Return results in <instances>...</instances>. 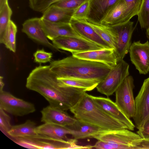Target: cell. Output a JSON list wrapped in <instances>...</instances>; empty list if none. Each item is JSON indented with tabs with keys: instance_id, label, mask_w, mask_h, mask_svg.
<instances>
[{
	"instance_id": "8fae6325",
	"label": "cell",
	"mask_w": 149,
	"mask_h": 149,
	"mask_svg": "<svg viewBox=\"0 0 149 149\" xmlns=\"http://www.w3.org/2000/svg\"><path fill=\"white\" fill-rule=\"evenodd\" d=\"M130 60L140 74L149 72V41L141 43L140 41L132 44L129 52Z\"/></svg>"
},
{
	"instance_id": "5bb4252c",
	"label": "cell",
	"mask_w": 149,
	"mask_h": 149,
	"mask_svg": "<svg viewBox=\"0 0 149 149\" xmlns=\"http://www.w3.org/2000/svg\"><path fill=\"white\" fill-rule=\"evenodd\" d=\"M65 111L49 105L41 111V121L44 123L71 127L76 123L77 120L70 116Z\"/></svg>"
},
{
	"instance_id": "6da1fadb",
	"label": "cell",
	"mask_w": 149,
	"mask_h": 149,
	"mask_svg": "<svg viewBox=\"0 0 149 149\" xmlns=\"http://www.w3.org/2000/svg\"><path fill=\"white\" fill-rule=\"evenodd\" d=\"M26 86L42 96L50 105L66 111L74 106L86 91L62 85L49 65H40L34 69L26 79Z\"/></svg>"
},
{
	"instance_id": "4fadbf2b",
	"label": "cell",
	"mask_w": 149,
	"mask_h": 149,
	"mask_svg": "<svg viewBox=\"0 0 149 149\" xmlns=\"http://www.w3.org/2000/svg\"><path fill=\"white\" fill-rule=\"evenodd\" d=\"M72 55L79 58L102 63L111 68L116 65L118 59L113 48L74 53Z\"/></svg>"
},
{
	"instance_id": "2e32d148",
	"label": "cell",
	"mask_w": 149,
	"mask_h": 149,
	"mask_svg": "<svg viewBox=\"0 0 149 149\" xmlns=\"http://www.w3.org/2000/svg\"><path fill=\"white\" fill-rule=\"evenodd\" d=\"M90 95L95 103L106 112L124 124L129 130H134L135 125L121 110L115 102L108 97Z\"/></svg>"
},
{
	"instance_id": "ac0fdd59",
	"label": "cell",
	"mask_w": 149,
	"mask_h": 149,
	"mask_svg": "<svg viewBox=\"0 0 149 149\" xmlns=\"http://www.w3.org/2000/svg\"><path fill=\"white\" fill-rule=\"evenodd\" d=\"M120 0H90L88 21L101 24L113 7Z\"/></svg>"
},
{
	"instance_id": "7402d4cb",
	"label": "cell",
	"mask_w": 149,
	"mask_h": 149,
	"mask_svg": "<svg viewBox=\"0 0 149 149\" xmlns=\"http://www.w3.org/2000/svg\"><path fill=\"white\" fill-rule=\"evenodd\" d=\"M70 127L74 128H70L71 135L77 140L88 138L96 139L100 135L107 132L97 127L82 123L78 120L74 125Z\"/></svg>"
},
{
	"instance_id": "74e56055",
	"label": "cell",
	"mask_w": 149,
	"mask_h": 149,
	"mask_svg": "<svg viewBox=\"0 0 149 149\" xmlns=\"http://www.w3.org/2000/svg\"><path fill=\"white\" fill-rule=\"evenodd\" d=\"M3 77L0 76V91L3 90V88L4 85V84L3 81Z\"/></svg>"
},
{
	"instance_id": "e575fe53",
	"label": "cell",
	"mask_w": 149,
	"mask_h": 149,
	"mask_svg": "<svg viewBox=\"0 0 149 149\" xmlns=\"http://www.w3.org/2000/svg\"><path fill=\"white\" fill-rule=\"evenodd\" d=\"M142 139L149 138V117L145 122L143 127L137 132Z\"/></svg>"
},
{
	"instance_id": "3957f363",
	"label": "cell",
	"mask_w": 149,
	"mask_h": 149,
	"mask_svg": "<svg viewBox=\"0 0 149 149\" xmlns=\"http://www.w3.org/2000/svg\"><path fill=\"white\" fill-rule=\"evenodd\" d=\"M79 122L110 132L127 129L124 124L114 118L97 105L86 92L78 102L70 110Z\"/></svg>"
},
{
	"instance_id": "d4e9b609",
	"label": "cell",
	"mask_w": 149,
	"mask_h": 149,
	"mask_svg": "<svg viewBox=\"0 0 149 149\" xmlns=\"http://www.w3.org/2000/svg\"><path fill=\"white\" fill-rule=\"evenodd\" d=\"M57 79L63 85L83 89L86 91L94 89L101 81L71 78L57 77Z\"/></svg>"
},
{
	"instance_id": "44dd1931",
	"label": "cell",
	"mask_w": 149,
	"mask_h": 149,
	"mask_svg": "<svg viewBox=\"0 0 149 149\" xmlns=\"http://www.w3.org/2000/svg\"><path fill=\"white\" fill-rule=\"evenodd\" d=\"M35 131L37 134L45 135L58 139H67V135L71 134V129L69 127L49 123H44L36 127Z\"/></svg>"
},
{
	"instance_id": "7a4b0ae2",
	"label": "cell",
	"mask_w": 149,
	"mask_h": 149,
	"mask_svg": "<svg viewBox=\"0 0 149 149\" xmlns=\"http://www.w3.org/2000/svg\"><path fill=\"white\" fill-rule=\"evenodd\" d=\"M50 70L58 77L103 80L111 69L99 62L78 58L72 55L54 61Z\"/></svg>"
},
{
	"instance_id": "d6a6232c",
	"label": "cell",
	"mask_w": 149,
	"mask_h": 149,
	"mask_svg": "<svg viewBox=\"0 0 149 149\" xmlns=\"http://www.w3.org/2000/svg\"><path fill=\"white\" fill-rule=\"evenodd\" d=\"M10 120V116L0 107V129L4 134H8L11 128Z\"/></svg>"
},
{
	"instance_id": "1f68e13d",
	"label": "cell",
	"mask_w": 149,
	"mask_h": 149,
	"mask_svg": "<svg viewBox=\"0 0 149 149\" xmlns=\"http://www.w3.org/2000/svg\"><path fill=\"white\" fill-rule=\"evenodd\" d=\"M88 0H60L52 5L67 9L75 10Z\"/></svg>"
},
{
	"instance_id": "cb8c5ba5",
	"label": "cell",
	"mask_w": 149,
	"mask_h": 149,
	"mask_svg": "<svg viewBox=\"0 0 149 149\" xmlns=\"http://www.w3.org/2000/svg\"><path fill=\"white\" fill-rule=\"evenodd\" d=\"M126 9L124 0H120L108 13L101 24L111 26L120 24Z\"/></svg>"
},
{
	"instance_id": "f546056e",
	"label": "cell",
	"mask_w": 149,
	"mask_h": 149,
	"mask_svg": "<svg viewBox=\"0 0 149 149\" xmlns=\"http://www.w3.org/2000/svg\"><path fill=\"white\" fill-rule=\"evenodd\" d=\"M12 11L8 4L0 10V36H1L10 19Z\"/></svg>"
},
{
	"instance_id": "52a82bcc",
	"label": "cell",
	"mask_w": 149,
	"mask_h": 149,
	"mask_svg": "<svg viewBox=\"0 0 149 149\" xmlns=\"http://www.w3.org/2000/svg\"><path fill=\"white\" fill-rule=\"evenodd\" d=\"M134 79L128 75L123 81L115 91L117 105L128 118H133L136 113V105L133 89Z\"/></svg>"
},
{
	"instance_id": "484cf974",
	"label": "cell",
	"mask_w": 149,
	"mask_h": 149,
	"mask_svg": "<svg viewBox=\"0 0 149 149\" xmlns=\"http://www.w3.org/2000/svg\"><path fill=\"white\" fill-rule=\"evenodd\" d=\"M36 123L30 120L24 123L12 126L8 134L13 138L32 136L37 134L35 131Z\"/></svg>"
},
{
	"instance_id": "9c48e42d",
	"label": "cell",
	"mask_w": 149,
	"mask_h": 149,
	"mask_svg": "<svg viewBox=\"0 0 149 149\" xmlns=\"http://www.w3.org/2000/svg\"><path fill=\"white\" fill-rule=\"evenodd\" d=\"M52 41L58 49L67 51L72 54L104 49L88 40L71 36H59Z\"/></svg>"
},
{
	"instance_id": "8992f818",
	"label": "cell",
	"mask_w": 149,
	"mask_h": 149,
	"mask_svg": "<svg viewBox=\"0 0 149 149\" xmlns=\"http://www.w3.org/2000/svg\"><path fill=\"white\" fill-rule=\"evenodd\" d=\"M129 66L123 59H118L116 65L111 68L105 78L97 85V91L107 97L112 95L129 75Z\"/></svg>"
},
{
	"instance_id": "8d00e7d4",
	"label": "cell",
	"mask_w": 149,
	"mask_h": 149,
	"mask_svg": "<svg viewBox=\"0 0 149 149\" xmlns=\"http://www.w3.org/2000/svg\"><path fill=\"white\" fill-rule=\"evenodd\" d=\"M7 4H8V0H0V10Z\"/></svg>"
},
{
	"instance_id": "603a6c76",
	"label": "cell",
	"mask_w": 149,
	"mask_h": 149,
	"mask_svg": "<svg viewBox=\"0 0 149 149\" xmlns=\"http://www.w3.org/2000/svg\"><path fill=\"white\" fill-rule=\"evenodd\" d=\"M84 20L103 40L115 49L117 42V33L114 27L93 23L86 19Z\"/></svg>"
},
{
	"instance_id": "5b68a950",
	"label": "cell",
	"mask_w": 149,
	"mask_h": 149,
	"mask_svg": "<svg viewBox=\"0 0 149 149\" xmlns=\"http://www.w3.org/2000/svg\"><path fill=\"white\" fill-rule=\"evenodd\" d=\"M142 139L138 134L127 129L106 132L96 139L110 143L113 149H138L137 146Z\"/></svg>"
},
{
	"instance_id": "30bf717a",
	"label": "cell",
	"mask_w": 149,
	"mask_h": 149,
	"mask_svg": "<svg viewBox=\"0 0 149 149\" xmlns=\"http://www.w3.org/2000/svg\"><path fill=\"white\" fill-rule=\"evenodd\" d=\"M135 100L136 113L133 118L135 127L139 130L149 117V77L144 80Z\"/></svg>"
},
{
	"instance_id": "4316f807",
	"label": "cell",
	"mask_w": 149,
	"mask_h": 149,
	"mask_svg": "<svg viewBox=\"0 0 149 149\" xmlns=\"http://www.w3.org/2000/svg\"><path fill=\"white\" fill-rule=\"evenodd\" d=\"M17 27L15 24L11 20L3 35L0 36V42L4 45L10 51L15 52L16 51V37Z\"/></svg>"
},
{
	"instance_id": "83f0119b",
	"label": "cell",
	"mask_w": 149,
	"mask_h": 149,
	"mask_svg": "<svg viewBox=\"0 0 149 149\" xmlns=\"http://www.w3.org/2000/svg\"><path fill=\"white\" fill-rule=\"evenodd\" d=\"M142 0H124L126 4V9L120 24L130 21L133 17L137 15L140 9Z\"/></svg>"
},
{
	"instance_id": "9a60e30c",
	"label": "cell",
	"mask_w": 149,
	"mask_h": 149,
	"mask_svg": "<svg viewBox=\"0 0 149 149\" xmlns=\"http://www.w3.org/2000/svg\"><path fill=\"white\" fill-rule=\"evenodd\" d=\"M22 30L31 39L54 50L59 51L48 40L42 26L40 18L26 20L22 24Z\"/></svg>"
},
{
	"instance_id": "ffe728a7",
	"label": "cell",
	"mask_w": 149,
	"mask_h": 149,
	"mask_svg": "<svg viewBox=\"0 0 149 149\" xmlns=\"http://www.w3.org/2000/svg\"><path fill=\"white\" fill-rule=\"evenodd\" d=\"M74 10L64 9L52 5L42 13L41 17L51 22L69 23Z\"/></svg>"
},
{
	"instance_id": "d6986e66",
	"label": "cell",
	"mask_w": 149,
	"mask_h": 149,
	"mask_svg": "<svg viewBox=\"0 0 149 149\" xmlns=\"http://www.w3.org/2000/svg\"><path fill=\"white\" fill-rule=\"evenodd\" d=\"M70 24L76 32L86 39L104 49L113 48L84 20H77L71 18Z\"/></svg>"
},
{
	"instance_id": "277c9868",
	"label": "cell",
	"mask_w": 149,
	"mask_h": 149,
	"mask_svg": "<svg viewBox=\"0 0 149 149\" xmlns=\"http://www.w3.org/2000/svg\"><path fill=\"white\" fill-rule=\"evenodd\" d=\"M13 138V141L16 143L30 149H71L77 141L74 138L66 141L40 134Z\"/></svg>"
},
{
	"instance_id": "e0dca14e",
	"label": "cell",
	"mask_w": 149,
	"mask_h": 149,
	"mask_svg": "<svg viewBox=\"0 0 149 149\" xmlns=\"http://www.w3.org/2000/svg\"><path fill=\"white\" fill-rule=\"evenodd\" d=\"M40 18L42 26L46 36L52 41L61 36H71L87 40L76 32L70 23L51 22Z\"/></svg>"
},
{
	"instance_id": "ba28073f",
	"label": "cell",
	"mask_w": 149,
	"mask_h": 149,
	"mask_svg": "<svg viewBox=\"0 0 149 149\" xmlns=\"http://www.w3.org/2000/svg\"><path fill=\"white\" fill-rule=\"evenodd\" d=\"M0 107L5 111L17 116H24L36 111L33 104L3 90L0 91Z\"/></svg>"
},
{
	"instance_id": "7c38bea8",
	"label": "cell",
	"mask_w": 149,
	"mask_h": 149,
	"mask_svg": "<svg viewBox=\"0 0 149 149\" xmlns=\"http://www.w3.org/2000/svg\"><path fill=\"white\" fill-rule=\"evenodd\" d=\"M117 33L116 45L114 49L118 59H123L129 52L134 28L133 22L130 21L114 26Z\"/></svg>"
},
{
	"instance_id": "f1b7e54d",
	"label": "cell",
	"mask_w": 149,
	"mask_h": 149,
	"mask_svg": "<svg viewBox=\"0 0 149 149\" xmlns=\"http://www.w3.org/2000/svg\"><path fill=\"white\" fill-rule=\"evenodd\" d=\"M141 28L146 29L149 27V0H142L137 15Z\"/></svg>"
},
{
	"instance_id": "d590c367",
	"label": "cell",
	"mask_w": 149,
	"mask_h": 149,
	"mask_svg": "<svg viewBox=\"0 0 149 149\" xmlns=\"http://www.w3.org/2000/svg\"><path fill=\"white\" fill-rule=\"evenodd\" d=\"M137 147L138 149H149V138L142 139Z\"/></svg>"
},
{
	"instance_id": "f35d334b",
	"label": "cell",
	"mask_w": 149,
	"mask_h": 149,
	"mask_svg": "<svg viewBox=\"0 0 149 149\" xmlns=\"http://www.w3.org/2000/svg\"><path fill=\"white\" fill-rule=\"evenodd\" d=\"M146 34L149 40V27L146 29Z\"/></svg>"
},
{
	"instance_id": "4dcf8cb0",
	"label": "cell",
	"mask_w": 149,
	"mask_h": 149,
	"mask_svg": "<svg viewBox=\"0 0 149 149\" xmlns=\"http://www.w3.org/2000/svg\"><path fill=\"white\" fill-rule=\"evenodd\" d=\"M89 0L86 1L75 9L72 15V18L77 20L87 19L89 10Z\"/></svg>"
},
{
	"instance_id": "836d02e7",
	"label": "cell",
	"mask_w": 149,
	"mask_h": 149,
	"mask_svg": "<svg viewBox=\"0 0 149 149\" xmlns=\"http://www.w3.org/2000/svg\"><path fill=\"white\" fill-rule=\"evenodd\" d=\"M52 53L47 52L43 49L37 50L33 54L34 61L35 62L41 63H45L51 61Z\"/></svg>"
}]
</instances>
